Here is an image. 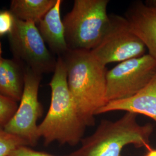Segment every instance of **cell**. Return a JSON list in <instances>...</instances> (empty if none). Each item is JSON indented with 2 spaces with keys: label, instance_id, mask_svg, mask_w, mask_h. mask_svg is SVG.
Listing matches in <instances>:
<instances>
[{
  "label": "cell",
  "instance_id": "3",
  "mask_svg": "<svg viewBox=\"0 0 156 156\" xmlns=\"http://www.w3.org/2000/svg\"><path fill=\"white\" fill-rule=\"evenodd\" d=\"M136 117L126 112L116 121L102 120L94 133L83 138L80 147L68 156H122L123 148L129 145L150 149L153 127L140 125Z\"/></svg>",
  "mask_w": 156,
  "mask_h": 156
},
{
  "label": "cell",
  "instance_id": "2",
  "mask_svg": "<svg viewBox=\"0 0 156 156\" xmlns=\"http://www.w3.org/2000/svg\"><path fill=\"white\" fill-rule=\"evenodd\" d=\"M50 107L38 133L45 145L57 141L75 146L83 138L87 127L79 115L68 87L67 70L62 57H57L56 68L49 83Z\"/></svg>",
  "mask_w": 156,
  "mask_h": 156
},
{
  "label": "cell",
  "instance_id": "9",
  "mask_svg": "<svg viewBox=\"0 0 156 156\" xmlns=\"http://www.w3.org/2000/svg\"><path fill=\"white\" fill-rule=\"evenodd\" d=\"M152 2H134L128 7L124 17L132 32L156 61V1Z\"/></svg>",
  "mask_w": 156,
  "mask_h": 156
},
{
  "label": "cell",
  "instance_id": "6",
  "mask_svg": "<svg viewBox=\"0 0 156 156\" xmlns=\"http://www.w3.org/2000/svg\"><path fill=\"white\" fill-rule=\"evenodd\" d=\"M156 73V61L149 54L119 63L106 73L107 103L134 96Z\"/></svg>",
  "mask_w": 156,
  "mask_h": 156
},
{
  "label": "cell",
  "instance_id": "17",
  "mask_svg": "<svg viewBox=\"0 0 156 156\" xmlns=\"http://www.w3.org/2000/svg\"><path fill=\"white\" fill-rule=\"evenodd\" d=\"M9 156H56L50 154L34 151L28 146H22L12 151Z\"/></svg>",
  "mask_w": 156,
  "mask_h": 156
},
{
  "label": "cell",
  "instance_id": "16",
  "mask_svg": "<svg viewBox=\"0 0 156 156\" xmlns=\"http://www.w3.org/2000/svg\"><path fill=\"white\" fill-rule=\"evenodd\" d=\"M15 20L16 17L10 11L0 10V37L11 33Z\"/></svg>",
  "mask_w": 156,
  "mask_h": 156
},
{
  "label": "cell",
  "instance_id": "15",
  "mask_svg": "<svg viewBox=\"0 0 156 156\" xmlns=\"http://www.w3.org/2000/svg\"><path fill=\"white\" fill-rule=\"evenodd\" d=\"M17 102L0 94V127H4L16 111Z\"/></svg>",
  "mask_w": 156,
  "mask_h": 156
},
{
  "label": "cell",
  "instance_id": "10",
  "mask_svg": "<svg viewBox=\"0 0 156 156\" xmlns=\"http://www.w3.org/2000/svg\"><path fill=\"white\" fill-rule=\"evenodd\" d=\"M113 111H124L150 117L156 123V73L151 81L137 94L121 100L107 103L96 115Z\"/></svg>",
  "mask_w": 156,
  "mask_h": 156
},
{
  "label": "cell",
  "instance_id": "7",
  "mask_svg": "<svg viewBox=\"0 0 156 156\" xmlns=\"http://www.w3.org/2000/svg\"><path fill=\"white\" fill-rule=\"evenodd\" d=\"M110 25L100 42L91 50L95 58L105 66L145 55L146 48L132 32L126 17L110 15Z\"/></svg>",
  "mask_w": 156,
  "mask_h": 156
},
{
  "label": "cell",
  "instance_id": "14",
  "mask_svg": "<svg viewBox=\"0 0 156 156\" xmlns=\"http://www.w3.org/2000/svg\"><path fill=\"white\" fill-rule=\"evenodd\" d=\"M29 146L22 138L9 133L0 127V156H9L12 151L22 146Z\"/></svg>",
  "mask_w": 156,
  "mask_h": 156
},
{
  "label": "cell",
  "instance_id": "13",
  "mask_svg": "<svg viewBox=\"0 0 156 156\" xmlns=\"http://www.w3.org/2000/svg\"><path fill=\"white\" fill-rule=\"evenodd\" d=\"M56 2L57 0H12L9 11L18 19L38 24Z\"/></svg>",
  "mask_w": 156,
  "mask_h": 156
},
{
  "label": "cell",
  "instance_id": "1",
  "mask_svg": "<svg viewBox=\"0 0 156 156\" xmlns=\"http://www.w3.org/2000/svg\"><path fill=\"white\" fill-rule=\"evenodd\" d=\"M62 57L68 87L79 115L86 126H93L97 112L107 104L106 66L89 50H69Z\"/></svg>",
  "mask_w": 156,
  "mask_h": 156
},
{
  "label": "cell",
  "instance_id": "18",
  "mask_svg": "<svg viewBox=\"0 0 156 156\" xmlns=\"http://www.w3.org/2000/svg\"><path fill=\"white\" fill-rule=\"evenodd\" d=\"M145 156H156V149L152 147L147 149Z\"/></svg>",
  "mask_w": 156,
  "mask_h": 156
},
{
  "label": "cell",
  "instance_id": "5",
  "mask_svg": "<svg viewBox=\"0 0 156 156\" xmlns=\"http://www.w3.org/2000/svg\"><path fill=\"white\" fill-rule=\"evenodd\" d=\"M37 24L16 17L15 24L8 36L14 58L41 74L54 73L57 59L49 50Z\"/></svg>",
  "mask_w": 156,
  "mask_h": 156
},
{
  "label": "cell",
  "instance_id": "4",
  "mask_svg": "<svg viewBox=\"0 0 156 156\" xmlns=\"http://www.w3.org/2000/svg\"><path fill=\"white\" fill-rule=\"evenodd\" d=\"M108 0H75L62 19L69 50L91 51L104 37L110 25Z\"/></svg>",
  "mask_w": 156,
  "mask_h": 156
},
{
  "label": "cell",
  "instance_id": "11",
  "mask_svg": "<svg viewBox=\"0 0 156 156\" xmlns=\"http://www.w3.org/2000/svg\"><path fill=\"white\" fill-rule=\"evenodd\" d=\"M62 0L55 5L38 23V28L50 51L57 57L66 55L69 50L66 39L65 27L61 16Z\"/></svg>",
  "mask_w": 156,
  "mask_h": 156
},
{
  "label": "cell",
  "instance_id": "8",
  "mask_svg": "<svg viewBox=\"0 0 156 156\" xmlns=\"http://www.w3.org/2000/svg\"><path fill=\"white\" fill-rule=\"evenodd\" d=\"M42 75L26 66L20 103L13 117L4 127L7 132L22 138L31 146L37 145L40 138L37 123L44 111L38 100Z\"/></svg>",
  "mask_w": 156,
  "mask_h": 156
},
{
  "label": "cell",
  "instance_id": "12",
  "mask_svg": "<svg viewBox=\"0 0 156 156\" xmlns=\"http://www.w3.org/2000/svg\"><path fill=\"white\" fill-rule=\"evenodd\" d=\"M26 66L13 58L3 57L0 42V94L16 102L20 101L24 89Z\"/></svg>",
  "mask_w": 156,
  "mask_h": 156
}]
</instances>
